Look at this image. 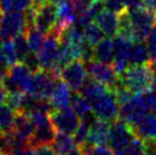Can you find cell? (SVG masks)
Masks as SVG:
<instances>
[{
    "label": "cell",
    "instance_id": "6da1fadb",
    "mask_svg": "<svg viewBox=\"0 0 156 155\" xmlns=\"http://www.w3.org/2000/svg\"><path fill=\"white\" fill-rule=\"evenodd\" d=\"M122 85L133 94H144L154 91L152 72L149 65H129L120 75Z\"/></svg>",
    "mask_w": 156,
    "mask_h": 155
},
{
    "label": "cell",
    "instance_id": "7a4b0ae2",
    "mask_svg": "<svg viewBox=\"0 0 156 155\" xmlns=\"http://www.w3.org/2000/svg\"><path fill=\"white\" fill-rule=\"evenodd\" d=\"M30 116L34 124V134L30 142L31 148L44 145H52L57 132L49 115L44 112H34L30 113Z\"/></svg>",
    "mask_w": 156,
    "mask_h": 155
},
{
    "label": "cell",
    "instance_id": "3957f363",
    "mask_svg": "<svg viewBox=\"0 0 156 155\" xmlns=\"http://www.w3.org/2000/svg\"><path fill=\"white\" fill-rule=\"evenodd\" d=\"M57 78L59 77L52 74L50 71L39 70L37 72H33L26 85L24 92L49 100L56 86Z\"/></svg>",
    "mask_w": 156,
    "mask_h": 155
},
{
    "label": "cell",
    "instance_id": "277c9868",
    "mask_svg": "<svg viewBox=\"0 0 156 155\" xmlns=\"http://www.w3.org/2000/svg\"><path fill=\"white\" fill-rule=\"evenodd\" d=\"M27 23L23 12L10 10L0 16V39L12 40L15 37L25 33Z\"/></svg>",
    "mask_w": 156,
    "mask_h": 155
},
{
    "label": "cell",
    "instance_id": "5b68a950",
    "mask_svg": "<svg viewBox=\"0 0 156 155\" xmlns=\"http://www.w3.org/2000/svg\"><path fill=\"white\" fill-rule=\"evenodd\" d=\"M88 75L96 81L103 83L109 90H114L116 87L121 85L120 75L115 72L113 65L105 64L96 59L86 62Z\"/></svg>",
    "mask_w": 156,
    "mask_h": 155
},
{
    "label": "cell",
    "instance_id": "8992f818",
    "mask_svg": "<svg viewBox=\"0 0 156 155\" xmlns=\"http://www.w3.org/2000/svg\"><path fill=\"white\" fill-rule=\"evenodd\" d=\"M91 107L95 117L108 122L117 120L120 115V105L112 90H107L105 94L94 99L91 102Z\"/></svg>",
    "mask_w": 156,
    "mask_h": 155
},
{
    "label": "cell",
    "instance_id": "52a82bcc",
    "mask_svg": "<svg viewBox=\"0 0 156 155\" xmlns=\"http://www.w3.org/2000/svg\"><path fill=\"white\" fill-rule=\"evenodd\" d=\"M130 12V17L133 25V42L145 41L148 33L156 24V15L146 8H139Z\"/></svg>",
    "mask_w": 156,
    "mask_h": 155
},
{
    "label": "cell",
    "instance_id": "ba28073f",
    "mask_svg": "<svg viewBox=\"0 0 156 155\" xmlns=\"http://www.w3.org/2000/svg\"><path fill=\"white\" fill-rule=\"evenodd\" d=\"M61 33L62 32L56 29L50 33H48L40 47L39 52H37L41 70L48 71L51 69V66L55 63L58 48H59V42H61Z\"/></svg>",
    "mask_w": 156,
    "mask_h": 155
},
{
    "label": "cell",
    "instance_id": "9c48e42d",
    "mask_svg": "<svg viewBox=\"0 0 156 155\" xmlns=\"http://www.w3.org/2000/svg\"><path fill=\"white\" fill-rule=\"evenodd\" d=\"M147 110L148 106L144 100L143 94H134L130 100L120 106L119 117L129 125L133 127L147 114Z\"/></svg>",
    "mask_w": 156,
    "mask_h": 155
},
{
    "label": "cell",
    "instance_id": "30bf717a",
    "mask_svg": "<svg viewBox=\"0 0 156 155\" xmlns=\"http://www.w3.org/2000/svg\"><path fill=\"white\" fill-rule=\"evenodd\" d=\"M48 115L56 131L66 132L69 135H74L81 122L80 116L69 106L61 110H52L51 112L48 113Z\"/></svg>",
    "mask_w": 156,
    "mask_h": 155
},
{
    "label": "cell",
    "instance_id": "8fae6325",
    "mask_svg": "<svg viewBox=\"0 0 156 155\" xmlns=\"http://www.w3.org/2000/svg\"><path fill=\"white\" fill-rule=\"evenodd\" d=\"M32 73L33 72L29 69V66L25 63L17 62V63H15L14 65L8 67L7 74H6L4 80H2V83L5 85V87L7 88L8 91H24Z\"/></svg>",
    "mask_w": 156,
    "mask_h": 155
},
{
    "label": "cell",
    "instance_id": "7c38bea8",
    "mask_svg": "<svg viewBox=\"0 0 156 155\" xmlns=\"http://www.w3.org/2000/svg\"><path fill=\"white\" fill-rule=\"evenodd\" d=\"M57 24V10L56 5L44 1L35 7L33 26L41 31L44 34H48L54 31Z\"/></svg>",
    "mask_w": 156,
    "mask_h": 155
},
{
    "label": "cell",
    "instance_id": "4fadbf2b",
    "mask_svg": "<svg viewBox=\"0 0 156 155\" xmlns=\"http://www.w3.org/2000/svg\"><path fill=\"white\" fill-rule=\"evenodd\" d=\"M87 67L83 59H74L62 70L61 78L69 85L71 90L80 91L87 80Z\"/></svg>",
    "mask_w": 156,
    "mask_h": 155
},
{
    "label": "cell",
    "instance_id": "5bb4252c",
    "mask_svg": "<svg viewBox=\"0 0 156 155\" xmlns=\"http://www.w3.org/2000/svg\"><path fill=\"white\" fill-rule=\"evenodd\" d=\"M136 137V134L131 128V125L126 123L124 121L115 120L111 124L109 132V146L114 152L123 150Z\"/></svg>",
    "mask_w": 156,
    "mask_h": 155
},
{
    "label": "cell",
    "instance_id": "9a60e30c",
    "mask_svg": "<svg viewBox=\"0 0 156 155\" xmlns=\"http://www.w3.org/2000/svg\"><path fill=\"white\" fill-rule=\"evenodd\" d=\"M114 39V62L113 67L119 75L129 66V55L133 41L129 38H126L121 34H116Z\"/></svg>",
    "mask_w": 156,
    "mask_h": 155
},
{
    "label": "cell",
    "instance_id": "2e32d148",
    "mask_svg": "<svg viewBox=\"0 0 156 155\" xmlns=\"http://www.w3.org/2000/svg\"><path fill=\"white\" fill-rule=\"evenodd\" d=\"M112 122L97 119L92 121L89 128L87 142L95 146H107L109 145V132Z\"/></svg>",
    "mask_w": 156,
    "mask_h": 155
},
{
    "label": "cell",
    "instance_id": "e0dca14e",
    "mask_svg": "<svg viewBox=\"0 0 156 155\" xmlns=\"http://www.w3.org/2000/svg\"><path fill=\"white\" fill-rule=\"evenodd\" d=\"M57 10V24L56 29L63 31L65 27L72 25L78 13L74 8V5L72 0H62L58 4H56Z\"/></svg>",
    "mask_w": 156,
    "mask_h": 155
},
{
    "label": "cell",
    "instance_id": "ac0fdd59",
    "mask_svg": "<svg viewBox=\"0 0 156 155\" xmlns=\"http://www.w3.org/2000/svg\"><path fill=\"white\" fill-rule=\"evenodd\" d=\"M69 99H71V88L61 77L57 78L54 92L49 98V103L51 105L52 110L69 107Z\"/></svg>",
    "mask_w": 156,
    "mask_h": 155
},
{
    "label": "cell",
    "instance_id": "d6986e66",
    "mask_svg": "<svg viewBox=\"0 0 156 155\" xmlns=\"http://www.w3.org/2000/svg\"><path fill=\"white\" fill-rule=\"evenodd\" d=\"M13 130L20 137L30 144L34 134V124L32 122L30 114L23 111L15 112V122H14Z\"/></svg>",
    "mask_w": 156,
    "mask_h": 155
},
{
    "label": "cell",
    "instance_id": "ffe728a7",
    "mask_svg": "<svg viewBox=\"0 0 156 155\" xmlns=\"http://www.w3.org/2000/svg\"><path fill=\"white\" fill-rule=\"evenodd\" d=\"M95 22L98 24L101 31L107 37H115L119 31V16L116 13L108 9H103L95 17Z\"/></svg>",
    "mask_w": 156,
    "mask_h": 155
},
{
    "label": "cell",
    "instance_id": "44dd1931",
    "mask_svg": "<svg viewBox=\"0 0 156 155\" xmlns=\"http://www.w3.org/2000/svg\"><path fill=\"white\" fill-rule=\"evenodd\" d=\"M136 136L141 138L143 140H152L156 138V115L146 114L141 121L133 127H131Z\"/></svg>",
    "mask_w": 156,
    "mask_h": 155
},
{
    "label": "cell",
    "instance_id": "7402d4cb",
    "mask_svg": "<svg viewBox=\"0 0 156 155\" xmlns=\"http://www.w3.org/2000/svg\"><path fill=\"white\" fill-rule=\"evenodd\" d=\"M94 59L112 65L114 62V40L111 37L103 39L94 46Z\"/></svg>",
    "mask_w": 156,
    "mask_h": 155
},
{
    "label": "cell",
    "instance_id": "603a6c76",
    "mask_svg": "<svg viewBox=\"0 0 156 155\" xmlns=\"http://www.w3.org/2000/svg\"><path fill=\"white\" fill-rule=\"evenodd\" d=\"M69 106L73 108L74 112L80 116L81 120H88L90 117L91 113H92L91 103L79 91H74L71 95Z\"/></svg>",
    "mask_w": 156,
    "mask_h": 155
},
{
    "label": "cell",
    "instance_id": "cb8c5ba5",
    "mask_svg": "<svg viewBox=\"0 0 156 155\" xmlns=\"http://www.w3.org/2000/svg\"><path fill=\"white\" fill-rule=\"evenodd\" d=\"M52 147L58 155H67L69 152L76 148L78 145L75 142L74 137H72V135L58 131L56 134L55 140L52 142Z\"/></svg>",
    "mask_w": 156,
    "mask_h": 155
},
{
    "label": "cell",
    "instance_id": "d4e9b609",
    "mask_svg": "<svg viewBox=\"0 0 156 155\" xmlns=\"http://www.w3.org/2000/svg\"><path fill=\"white\" fill-rule=\"evenodd\" d=\"M149 60H151V55H149L147 45L144 43V41H136L132 43L130 55H129V64H147Z\"/></svg>",
    "mask_w": 156,
    "mask_h": 155
},
{
    "label": "cell",
    "instance_id": "484cf974",
    "mask_svg": "<svg viewBox=\"0 0 156 155\" xmlns=\"http://www.w3.org/2000/svg\"><path fill=\"white\" fill-rule=\"evenodd\" d=\"M107 90H109L107 87L103 85V83H100V82L96 81L94 79H91L89 77V79L86 80L84 82V85L83 87L81 88V94H82L86 98L89 100V102H92L94 99H96L97 97H99L101 96L103 94H105Z\"/></svg>",
    "mask_w": 156,
    "mask_h": 155
},
{
    "label": "cell",
    "instance_id": "4316f807",
    "mask_svg": "<svg viewBox=\"0 0 156 155\" xmlns=\"http://www.w3.org/2000/svg\"><path fill=\"white\" fill-rule=\"evenodd\" d=\"M114 154L115 155H151V153L148 151L146 142H144L141 138L136 136L128 146L124 147L123 150L114 152Z\"/></svg>",
    "mask_w": 156,
    "mask_h": 155
},
{
    "label": "cell",
    "instance_id": "83f0119b",
    "mask_svg": "<svg viewBox=\"0 0 156 155\" xmlns=\"http://www.w3.org/2000/svg\"><path fill=\"white\" fill-rule=\"evenodd\" d=\"M14 122H15V112L8 105L0 104V132L13 130Z\"/></svg>",
    "mask_w": 156,
    "mask_h": 155
},
{
    "label": "cell",
    "instance_id": "f1b7e54d",
    "mask_svg": "<svg viewBox=\"0 0 156 155\" xmlns=\"http://www.w3.org/2000/svg\"><path fill=\"white\" fill-rule=\"evenodd\" d=\"M117 34H121L133 41V25L130 17V12L126 9L119 14V31Z\"/></svg>",
    "mask_w": 156,
    "mask_h": 155
},
{
    "label": "cell",
    "instance_id": "f546056e",
    "mask_svg": "<svg viewBox=\"0 0 156 155\" xmlns=\"http://www.w3.org/2000/svg\"><path fill=\"white\" fill-rule=\"evenodd\" d=\"M83 32H84V38L90 46H96L98 42H100L104 39V32L101 31L97 23H92L90 22L89 24L83 27Z\"/></svg>",
    "mask_w": 156,
    "mask_h": 155
},
{
    "label": "cell",
    "instance_id": "4dcf8cb0",
    "mask_svg": "<svg viewBox=\"0 0 156 155\" xmlns=\"http://www.w3.org/2000/svg\"><path fill=\"white\" fill-rule=\"evenodd\" d=\"M25 37L29 43L30 50L32 52H39L41 45L44 42V33L39 31L38 29H35L34 26H30L27 27V30L25 32Z\"/></svg>",
    "mask_w": 156,
    "mask_h": 155
},
{
    "label": "cell",
    "instance_id": "1f68e13d",
    "mask_svg": "<svg viewBox=\"0 0 156 155\" xmlns=\"http://www.w3.org/2000/svg\"><path fill=\"white\" fill-rule=\"evenodd\" d=\"M13 42H14V46H15L16 54H17L18 62H24L26 59V57L29 56V54L31 52L27 40H26L25 33L15 37L13 39Z\"/></svg>",
    "mask_w": 156,
    "mask_h": 155
},
{
    "label": "cell",
    "instance_id": "d6a6232c",
    "mask_svg": "<svg viewBox=\"0 0 156 155\" xmlns=\"http://www.w3.org/2000/svg\"><path fill=\"white\" fill-rule=\"evenodd\" d=\"M24 91L22 90H13L8 91V95L6 98V103L9 107L13 110L14 112H20L22 111L23 99H24Z\"/></svg>",
    "mask_w": 156,
    "mask_h": 155
},
{
    "label": "cell",
    "instance_id": "836d02e7",
    "mask_svg": "<svg viewBox=\"0 0 156 155\" xmlns=\"http://www.w3.org/2000/svg\"><path fill=\"white\" fill-rule=\"evenodd\" d=\"M2 52H4L5 62H6L8 67L18 62L17 54H16V50H15L13 39L12 40H4V42H2Z\"/></svg>",
    "mask_w": 156,
    "mask_h": 155
},
{
    "label": "cell",
    "instance_id": "e575fe53",
    "mask_svg": "<svg viewBox=\"0 0 156 155\" xmlns=\"http://www.w3.org/2000/svg\"><path fill=\"white\" fill-rule=\"evenodd\" d=\"M89 128H90V124L88 123V120H81V122H80V124H79V127H78V129L74 132V136H73L78 146H82L83 144L87 142Z\"/></svg>",
    "mask_w": 156,
    "mask_h": 155
},
{
    "label": "cell",
    "instance_id": "d590c367",
    "mask_svg": "<svg viewBox=\"0 0 156 155\" xmlns=\"http://www.w3.org/2000/svg\"><path fill=\"white\" fill-rule=\"evenodd\" d=\"M80 147L82 148V151L84 152L86 155H115L112 148L109 150L108 147L106 146H95L89 142H86Z\"/></svg>",
    "mask_w": 156,
    "mask_h": 155
},
{
    "label": "cell",
    "instance_id": "8d00e7d4",
    "mask_svg": "<svg viewBox=\"0 0 156 155\" xmlns=\"http://www.w3.org/2000/svg\"><path fill=\"white\" fill-rule=\"evenodd\" d=\"M145 41H146V45H147L148 50H149L151 59H156V24L151 30V32L148 33Z\"/></svg>",
    "mask_w": 156,
    "mask_h": 155
},
{
    "label": "cell",
    "instance_id": "74e56055",
    "mask_svg": "<svg viewBox=\"0 0 156 155\" xmlns=\"http://www.w3.org/2000/svg\"><path fill=\"white\" fill-rule=\"evenodd\" d=\"M104 6L106 9L116 13L117 15L126 9L124 0H104Z\"/></svg>",
    "mask_w": 156,
    "mask_h": 155
},
{
    "label": "cell",
    "instance_id": "f35d334b",
    "mask_svg": "<svg viewBox=\"0 0 156 155\" xmlns=\"http://www.w3.org/2000/svg\"><path fill=\"white\" fill-rule=\"evenodd\" d=\"M32 155H58L52 145H44L32 148Z\"/></svg>",
    "mask_w": 156,
    "mask_h": 155
},
{
    "label": "cell",
    "instance_id": "ab89813d",
    "mask_svg": "<svg viewBox=\"0 0 156 155\" xmlns=\"http://www.w3.org/2000/svg\"><path fill=\"white\" fill-rule=\"evenodd\" d=\"M13 5V10H18V12H25L31 6H33L32 0H12Z\"/></svg>",
    "mask_w": 156,
    "mask_h": 155
},
{
    "label": "cell",
    "instance_id": "60d3db41",
    "mask_svg": "<svg viewBox=\"0 0 156 155\" xmlns=\"http://www.w3.org/2000/svg\"><path fill=\"white\" fill-rule=\"evenodd\" d=\"M128 10H134L144 7V0H124Z\"/></svg>",
    "mask_w": 156,
    "mask_h": 155
},
{
    "label": "cell",
    "instance_id": "b9f144b4",
    "mask_svg": "<svg viewBox=\"0 0 156 155\" xmlns=\"http://www.w3.org/2000/svg\"><path fill=\"white\" fill-rule=\"evenodd\" d=\"M148 65H149V69H151V72H152L154 89L156 90V59H151L148 62Z\"/></svg>",
    "mask_w": 156,
    "mask_h": 155
},
{
    "label": "cell",
    "instance_id": "7bdbcfd3",
    "mask_svg": "<svg viewBox=\"0 0 156 155\" xmlns=\"http://www.w3.org/2000/svg\"><path fill=\"white\" fill-rule=\"evenodd\" d=\"M7 95H8L7 88L5 87V85L2 82H0V104L5 103V100L7 98Z\"/></svg>",
    "mask_w": 156,
    "mask_h": 155
},
{
    "label": "cell",
    "instance_id": "ee69618b",
    "mask_svg": "<svg viewBox=\"0 0 156 155\" xmlns=\"http://www.w3.org/2000/svg\"><path fill=\"white\" fill-rule=\"evenodd\" d=\"M7 70H8V66H6V65H4V64H0V82H2V80H4L5 77H6Z\"/></svg>",
    "mask_w": 156,
    "mask_h": 155
},
{
    "label": "cell",
    "instance_id": "f6af8a7d",
    "mask_svg": "<svg viewBox=\"0 0 156 155\" xmlns=\"http://www.w3.org/2000/svg\"><path fill=\"white\" fill-rule=\"evenodd\" d=\"M149 108L152 110L154 114L156 115V94H153L152 92V97H151V105H149Z\"/></svg>",
    "mask_w": 156,
    "mask_h": 155
},
{
    "label": "cell",
    "instance_id": "bcb514c9",
    "mask_svg": "<svg viewBox=\"0 0 156 155\" xmlns=\"http://www.w3.org/2000/svg\"><path fill=\"white\" fill-rule=\"evenodd\" d=\"M67 155H86V154H84V152L82 151V148L80 146H78L76 148H74L72 152H69Z\"/></svg>",
    "mask_w": 156,
    "mask_h": 155
},
{
    "label": "cell",
    "instance_id": "7dc6e473",
    "mask_svg": "<svg viewBox=\"0 0 156 155\" xmlns=\"http://www.w3.org/2000/svg\"><path fill=\"white\" fill-rule=\"evenodd\" d=\"M0 64H4L7 66L6 62H5V57H4V52H2V43L0 42Z\"/></svg>",
    "mask_w": 156,
    "mask_h": 155
},
{
    "label": "cell",
    "instance_id": "c3c4849f",
    "mask_svg": "<svg viewBox=\"0 0 156 155\" xmlns=\"http://www.w3.org/2000/svg\"><path fill=\"white\" fill-rule=\"evenodd\" d=\"M46 0H32V2H33V6H39V5H41L42 2H44Z\"/></svg>",
    "mask_w": 156,
    "mask_h": 155
},
{
    "label": "cell",
    "instance_id": "681fc988",
    "mask_svg": "<svg viewBox=\"0 0 156 155\" xmlns=\"http://www.w3.org/2000/svg\"><path fill=\"white\" fill-rule=\"evenodd\" d=\"M0 155H2V154H1V151H0Z\"/></svg>",
    "mask_w": 156,
    "mask_h": 155
},
{
    "label": "cell",
    "instance_id": "f907efd6",
    "mask_svg": "<svg viewBox=\"0 0 156 155\" xmlns=\"http://www.w3.org/2000/svg\"><path fill=\"white\" fill-rule=\"evenodd\" d=\"M0 16H1V13H0Z\"/></svg>",
    "mask_w": 156,
    "mask_h": 155
}]
</instances>
